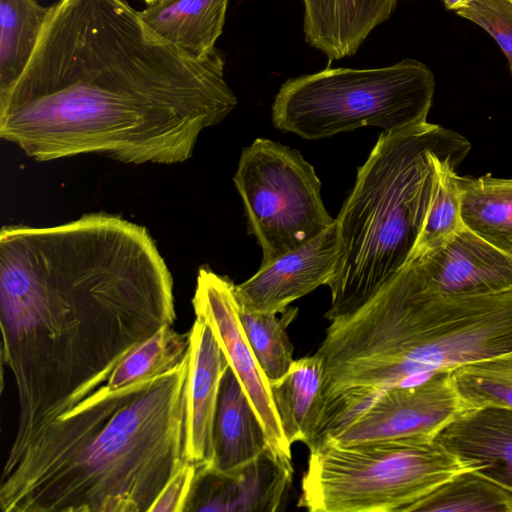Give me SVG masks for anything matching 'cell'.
Masks as SVG:
<instances>
[{
    "mask_svg": "<svg viewBox=\"0 0 512 512\" xmlns=\"http://www.w3.org/2000/svg\"><path fill=\"white\" fill-rule=\"evenodd\" d=\"M189 345V331L179 333L172 326L165 325L119 362L104 385L117 389L166 373L185 360Z\"/></svg>",
    "mask_w": 512,
    "mask_h": 512,
    "instance_id": "23",
    "label": "cell"
},
{
    "mask_svg": "<svg viewBox=\"0 0 512 512\" xmlns=\"http://www.w3.org/2000/svg\"><path fill=\"white\" fill-rule=\"evenodd\" d=\"M337 252L334 222L311 241L235 285L239 307L251 312L284 311L293 301L327 285L334 273Z\"/></svg>",
    "mask_w": 512,
    "mask_h": 512,
    "instance_id": "12",
    "label": "cell"
},
{
    "mask_svg": "<svg viewBox=\"0 0 512 512\" xmlns=\"http://www.w3.org/2000/svg\"><path fill=\"white\" fill-rule=\"evenodd\" d=\"M457 185L465 226L512 254V179L457 175Z\"/></svg>",
    "mask_w": 512,
    "mask_h": 512,
    "instance_id": "19",
    "label": "cell"
},
{
    "mask_svg": "<svg viewBox=\"0 0 512 512\" xmlns=\"http://www.w3.org/2000/svg\"><path fill=\"white\" fill-rule=\"evenodd\" d=\"M293 472L291 459L270 445L230 470L196 465L185 512H276L288 496Z\"/></svg>",
    "mask_w": 512,
    "mask_h": 512,
    "instance_id": "10",
    "label": "cell"
},
{
    "mask_svg": "<svg viewBox=\"0 0 512 512\" xmlns=\"http://www.w3.org/2000/svg\"><path fill=\"white\" fill-rule=\"evenodd\" d=\"M435 78L404 59L382 68H326L290 78L272 105L275 128L318 140L360 127L397 131L427 122Z\"/></svg>",
    "mask_w": 512,
    "mask_h": 512,
    "instance_id": "5",
    "label": "cell"
},
{
    "mask_svg": "<svg viewBox=\"0 0 512 512\" xmlns=\"http://www.w3.org/2000/svg\"><path fill=\"white\" fill-rule=\"evenodd\" d=\"M48 12L36 0H0V94L28 65Z\"/></svg>",
    "mask_w": 512,
    "mask_h": 512,
    "instance_id": "20",
    "label": "cell"
},
{
    "mask_svg": "<svg viewBox=\"0 0 512 512\" xmlns=\"http://www.w3.org/2000/svg\"><path fill=\"white\" fill-rule=\"evenodd\" d=\"M188 364L102 385L42 428L4 464L1 511L149 512L187 461Z\"/></svg>",
    "mask_w": 512,
    "mask_h": 512,
    "instance_id": "3",
    "label": "cell"
},
{
    "mask_svg": "<svg viewBox=\"0 0 512 512\" xmlns=\"http://www.w3.org/2000/svg\"><path fill=\"white\" fill-rule=\"evenodd\" d=\"M306 42L330 61L352 56L399 0H302Z\"/></svg>",
    "mask_w": 512,
    "mask_h": 512,
    "instance_id": "15",
    "label": "cell"
},
{
    "mask_svg": "<svg viewBox=\"0 0 512 512\" xmlns=\"http://www.w3.org/2000/svg\"><path fill=\"white\" fill-rule=\"evenodd\" d=\"M298 506L311 512H407L473 470L435 440L397 439L309 449Z\"/></svg>",
    "mask_w": 512,
    "mask_h": 512,
    "instance_id": "6",
    "label": "cell"
},
{
    "mask_svg": "<svg viewBox=\"0 0 512 512\" xmlns=\"http://www.w3.org/2000/svg\"><path fill=\"white\" fill-rule=\"evenodd\" d=\"M470 148L459 133L428 122L382 131L335 219L338 252L326 319L359 309L410 262L441 163L465 158Z\"/></svg>",
    "mask_w": 512,
    "mask_h": 512,
    "instance_id": "4",
    "label": "cell"
},
{
    "mask_svg": "<svg viewBox=\"0 0 512 512\" xmlns=\"http://www.w3.org/2000/svg\"><path fill=\"white\" fill-rule=\"evenodd\" d=\"M451 376L466 408H512V351L461 366Z\"/></svg>",
    "mask_w": 512,
    "mask_h": 512,
    "instance_id": "24",
    "label": "cell"
},
{
    "mask_svg": "<svg viewBox=\"0 0 512 512\" xmlns=\"http://www.w3.org/2000/svg\"><path fill=\"white\" fill-rule=\"evenodd\" d=\"M242 328L262 371L269 382L283 377L293 363V345L288 326L298 314L297 307L282 312H251L238 305Z\"/></svg>",
    "mask_w": 512,
    "mask_h": 512,
    "instance_id": "22",
    "label": "cell"
},
{
    "mask_svg": "<svg viewBox=\"0 0 512 512\" xmlns=\"http://www.w3.org/2000/svg\"><path fill=\"white\" fill-rule=\"evenodd\" d=\"M456 13L479 25L495 39L512 74V0H472Z\"/></svg>",
    "mask_w": 512,
    "mask_h": 512,
    "instance_id": "26",
    "label": "cell"
},
{
    "mask_svg": "<svg viewBox=\"0 0 512 512\" xmlns=\"http://www.w3.org/2000/svg\"><path fill=\"white\" fill-rule=\"evenodd\" d=\"M268 445L263 425L229 365L218 397L211 467L220 471L233 469L255 458Z\"/></svg>",
    "mask_w": 512,
    "mask_h": 512,
    "instance_id": "16",
    "label": "cell"
},
{
    "mask_svg": "<svg viewBox=\"0 0 512 512\" xmlns=\"http://www.w3.org/2000/svg\"><path fill=\"white\" fill-rule=\"evenodd\" d=\"M236 105L218 51L194 57L128 0H58L22 75L0 94V137L41 162L96 153L176 164Z\"/></svg>",
    "mask_w": 512,
    "mask_h": 512,
    "instance_id": "1",
    "label": "cell"
},
{
    "mask_svg": "<svg viewBox=\"0 0 512 512\" xmlns=\"http://www.w3.org/2000/svg\"><path fill=\"white\" fill-rule=\"evenodd\" d=\"M322 362L315 353L294 360L289 371L270 382L271 393L284 435L292 445L314 442L323 410Z\"/></svg>",
    "mask_w": 512,
    "mask_h": 512,
    "instance_id": "18",
    "label": "cell"
},
{
    "mask_svg": "<svg viewBox=\"0 0 512 512\" xmlns=\"http://www.w3.org/2000/svg\"><path fill=\"white\" fill-rule=\"evenodd\" d=\"M234 183L243 202L248 234L267 266L321 234L335 219L321 197L314 167L297 150L257 138L242 150Z\"/></svg>",
    "mask_w": 512,
    "mask_h": 512,
    "instance_id": "7",
    "label": "cell"
},
{
    "mask_svg": "<svg viewBox=\"0 0 512 512\" xmlns=\"http://www.w3.org/2000/svg\"><path fill=\"white\" fill-rule=\"evenodd\" d=\"M434 440L473 471L512 491V408H467Z\"/></svg>",
    "mask_w": 512,
    "mask_h": 512,
    "instance_id": "14",
    "label": "cell"
},
{
    "mask_svg": "<svg viewBox=\"0 0 512 512\" xmlns=\"http://www.w3.org/2000/svg\"><path fill=\"white\" fill-rule=\"evenodd\" d=\"M189 334L185 456L197 466L211 467L215 414L229 362L204 320L196 317Z\"/></svg>",
    "mask_w": 512,
    "mask_h": 512,
    "instance_id": "13",
    "label": "cell"
},
{
    "mask_svg": "<svg viewBox=\"0 0 512 512\" xmlns=\"http://www.w3.org/2000/svg\"><path fill=\"white\" fill-rule=\"evenodd\" d=\"M472 0H442L447 10L457 11L468 5Z\"/></svg>",
    "mask_w": 512,
    "mask_h": 512,
    "instance_id": "28",
    "label": "cell"
},
{
    "mask_svg": "<svg viewBox=\"0 0 512 512\" xmlns=\"http://www.w3.org/2000/svg\"><path fill=\"white\" fill-rule=\"evenodd\" d=\"M465 409L451 371L437 373L417 384L386 389L351 422L316 445L327 442L349 446L397 439L432 441Z\"/></svg>",
    "mask_w": 512,
    "mask_h": 512,
    "instance_id": "8",
    "label": "cell"
},
{
    "mask_svg": "<svg viewBox=\"0 0 512 512\" xmlns=\"http://www.w3.org/2000/svg\"><path fill=\"white\" fill-rule=\"evenodd\" d=\"M148 5L154 3L157 0H144Z\"/></svg>",
    "mask_w": 512,
    "mask_h": 512,
    "instance_id": "29",
    "label": "cell"
},
{
    "mask_svg": "<svg viewBox=\"0 0 512 512\" xmlns=\"http://www.w3.org/2000/svg\"><path fill=\"white\" fill-rule=\"evenodd\" d=\"M463 160L453 157L441 163L437 188L411 259L441 246L465 227L456 173Z\"/></svg>",
    "mask_w": 512,
    "mask_h": 512,
    "instance_id": "25",
    "label": "cell"
},
{
    "mask_svg": "<svg viewBox=\"0 0 512 512\" xmlns=\"http://www.w3.org/2000/svg\"><path fill=\"white\" fill-rule=\"evenodd\" d=\"M196 473V465L186 461L167 481L149 512H185Z\"/></svg>",
    "mask_w": 512,
    "mask_h": 512,
    "instance_id": "27",
    "label": "cell"
},
{
    "mask_svg": "<svg viewBox=\"0 0 512 512\" xmlns=\"http://www.w3.org/2000/svg\"><path fill=\"white\" fill-rule=\"evenodd\" d=\"M512 512V491L473 471H463L411 505L407 512Z\"/></svg>",
    "mask_w": 512,
    "mask_h": 512,
    "instance_id": "21",
    "label": "cell"
},
{
    "mask_svg": "<svg viewBox=\"0 0 512 512\" xmlns=\"http://www.w3.org/2000/svg\"><path fill=\"white\" fill-rule=\"evenodd\" d=\"M411 260L426 287L442 296L474 297L512 290V254L466 226L441 246Z\"/></svg>",
    "mask_w": 512,
    "mask_h": 512,
    "instance_id": "11",
    "label": "cell"
},
{
    "mask_svg": "<svg viewBox=\"0 0 512 512\" xmlns=\"http://www.w3.org/2000/svg\"><path fill=\"white\" fill-rule=\"evenodd\" d=\"M192 304L195 316L204 320L214 332L263 425L270 447L291 459V445L282 430L270 382L258 364L241 325L235 284L229 277L202 266L198 271Z\"/></svg>",
    "mask_w": 512,
    "mask_h": 512,
    "instance_id": "9",
    "label": "cell"
},
{
    "mask_svg": "<svg viewBox=\"0 0 512 512\" xmlns=\"http://www.w3.org/2000/svg\"><path fill=\"white\" fill-rule=\"evenodd\" d=\"M228 0H157L140 11L159 36L199 59L217 52Z\"/></svg>",
    "mask_w": 512,
    "mask_h": 512,
    "instance_id": "17",
    "label": "cell"
},
{
    "mask_svg": "<svg viewBox=\"0 0 512 512\" xmlns=\"http://www.w3.org/2000/svg\"><path fill=\"white\" fill-rule=\"evenodd\" d=\"M175 320L172 275L145 227L104 212L2 227L1 361L19 404L7 458Z\"/></svg>",
    "mask_w": 512,
    "mask_h": 512,
    "instance_id": "2",
    "label": "cell"
}]
</instances>
